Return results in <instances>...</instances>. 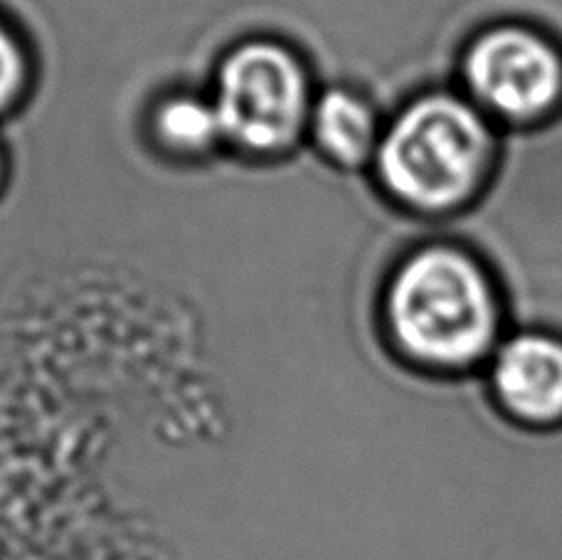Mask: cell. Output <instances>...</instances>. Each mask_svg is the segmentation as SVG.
I'll return each instance as SVG.
<instances>
[{
    "label": "cell",
    "instance_id": "1",
    "mask_svg": "<svg viewBox=\"0 0 562 560\" xmlns=\"http://www.w3.org/2000/svg\"><path fill=\"white\" fill-rule=\"evenodd\" d=\"M385 318L407 358L429 368H467L494 348L501 309L474 259L454 247H427L395 272Z\"/></svg>",
    "mask_w": 562,
    "mask_h": 560
},
{
    "label": "cell",
    "instance_id": "2",
    "mask_svg": "<svg viewBox=\"0 0 562 560\" xmlns=\"http://www.w3.org/2000/svg\"><path fill=\"white\" fill-rule=\"evenodd\" d=\"M491 156L494 136L474 104L451 94H427L385 128L375 164L397 203L445 213L476 193Z\"/></svg>",
    "mask_w": 562,
    "mask_h": 560
},
{
    "label": "cell",
    "instance_id": "3",
    "mask_svg": "<svg viewBox=\"0 0 562 560\" xmlns=\"http://www.w3.org/2000/svg\"><path fill=\"white\" fill-rule=\"evenodd\" d=\"M213 104L225 142L259 156L294 146L314 112L304 65L272 40H252L225 55Z\"/></svg>",
    "mask_w": 562,
    "mask_h": 560
},
{
    "label": "cell",
    "instance_id": "4",
    "mask_svg": "<svg viewBox=\"0 0 562 560\" xmlns=\"http://www.w3.org/2000/svg\"><path fill=\"white\" fill-rule=\"evenodd\" d=\"M464 77L481 109L510 122H530L562 97V57L528 27H494L464 57Z\"/></svg>",
    "mask_w": 562,
    "mask_h": 560
},
{
    "label": "cell",
    "instance_id": "5",
    "mask_svg": "<svg viewBox=\"0 0 562 560\" xmlns=\"http://www.w3.org/2000/svg\"><path fill=\"white\" fill-rule=\"evenodd\" d=\"M494 390L510 415L528 425L562 419V341L518 334L498 346L491 368Z\"/></svg>",
    "mask_w": 562,
    "mask_h": 560
},
{
    "label": "cell",
    "instance_id": "6",
    "mask_svg": "<svg viewBox=\"0 0 562 560\" xmlns=\"http://www.w3.org/2000/svg\"><path fill=\"white\" fill-rule=\"evenodd\" d=\"M308 126L321 154L344 168L368 164L383 138L373 107L344 87L318 97Z\"/></svg>",
    "mask_w": 562,
    "mask_h": 560
},
{
    "label": "cell",
    "instance_id": "7",
    "mask_svg": "<svg viewBox=\"0 0 562 560\" xmlns=\"http://www.w3.org/2000/svg\"><path fill=\"white\" fill-rule=\"evenodd\" d=\"M156 142L170 154L203 156L225 142L213 99L193 92L170 94L150 116Z\"/></svg>",
    "mask_w": 562,
    "mask_h": 560
},
{
    "label": "cell",
    "instance_id": "8",
    "mask_svg": "<svg viewBox=\"0 0 562 560\" xmlns=\"http://www.w3.org/2000/svg\"><path fill=\"white\" fill-rule=\"evenodd\" d=\"M27 65L18 35L0 18V112L13 107L25 89Z\"/></svg>",
    "mask_w": 562,
    "mask_h": 560
},
{
    "label": "cell",
    "instance_id": "9",
    "mask_svg": "<svg viewBox=\"0 0 562 560\" xmlns=\"http://www.w3.org/2000/svg\"><path fill=\"white\" fill-rule=\"evenodd\" d=\"M3 173H5V168H3V152H0V183H3Z\"/></svg>",
    "mask_w": 562,
    "mask_h": 560
}]
</instances>
